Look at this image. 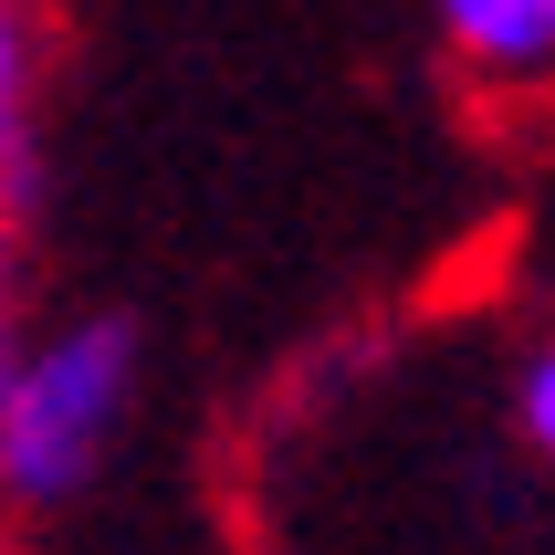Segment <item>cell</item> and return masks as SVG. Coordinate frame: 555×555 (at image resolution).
Listing matches in <instances>:
<instances>
[{
	"instance_id": "obj_4",
	"label": "cell",
	"mask_w": 555,
	"mask_h": 555,
	"mask_svg": "<svg viewBox=\"0 0 555 555\" xmlns=\"http://www.w3.org/2000/svg\"><path fill=\"white\" fill-rule=\"evenodd\" d=\"M514 430L534 462H555V336H534V357L514 367Z\"/></svg>"
},
{
	"instance_id": "obj_2",
	"label": "cell",
	"mask_w": 555,
	"mask_h": 555,
	"mask_svg": "<svg viewBox=\"0 0 555 555\" xmlns=\"http://www.w3.org/2000/svg\"><path fill=\"white\" fill-rule=\"evenodd\" d=\"M430 31L472 85L503 94L555 85V0H430Z\"/></svg>"
},
{
	"instance_id": "obj_3",
	"label": "cell",
	"mask_w": 555,
	"mask_h": 555,
	"mask_svg": "<svg viewBox=\"0 0 555 555\" xmlns=\"http://www.w3.org/2000/svg\"><path fill=\"white\" fill-rule=\"evenodd\" d=\"M31 105H42V0H0V189L31 157Z\"/></svg>"
},
{
	"instance_id": "obj_5",
	"label": "cell",
	"mask_w": 555,
	"mask_h": 555,
	"mask_svg": "<svg viewBox=\"0 0 555 555\" xmlns=\"http://www.w3.org/2000/svg\"><path fill=\"white\" fill-rule=\"evenodd\" d=\"M11 305H22V242H11V220H0V357H11Z\"/></svg>"
},
{
	"instance_id": "obj_1",
	"label": "cell",
	"mask_w": 555,
	"mask_h": 555,
	"mask_svg": "<svg viewBox=\"0 0 555 555\" xmlns=\"http://www.w3.org/2000/svg\"><path fill=\"white\" fill-rule=\"evenodd\" d=\"M147 357L126 314H74L53 336H31L0 357V503H74L105 472V451L137 420Z\"/></svg>"
}]
</instances>
